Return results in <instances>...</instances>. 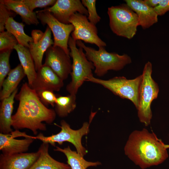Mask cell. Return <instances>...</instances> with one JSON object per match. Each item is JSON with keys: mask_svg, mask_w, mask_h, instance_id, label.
<instances>
[{"mask_svg": "<svg viewBox=\"0 0 169 169\" xmlns=\"http://www.w3.org/2000/svg\"><path fill=\"white\" fill-rule=\"evenodd\" d=\"M44 64L50 67L63 80L66 79L72 71L70 56L61 48L53 45L45 53Z\"/></svg>", "mask_w": 169, "mask_h": 169, "instance_id": "11", "label": "cell"}, {"mask_svg": "<svg viewBox=\"0 0 169 169\" xmlns=\"http://www.w3.org/2000/svg\"><path fill=\"white\" fill-rule=\"evenodd\" d=\"M33 41L29 43L28 49L33 58L37 71L42 66L44 54L54 45L51 38V31L47 26L44 33L38 30H33L31 33Z\"/></svg>", "mask_w": 169, "mask_h": 169, "instance_id": "12", "label": "cell"}, {"mask_svg": "<svg viewBox=\"0 0 169 169\" xmlns=\"http://www.w3.org/2000/svg\"><path fill=\"white\" fill-rule=\"evenodd\" d=\"M87 17L78 12L71 16L69 21L74 28L71 37L76 41L82 40L86 43L95 44L99 48L106 46V43L98 35V30L95 25L88 21Z\"/></svg>", "mask_w": 169, "mask_h": 169, "instance_id": "10", "label": "cell"}, {"mask_svg": "<svg viewBox=\"0 0 169 169\" xmlns=\"http://www.w3.org/2000/svg\"><path fill=\"white\" fill-rule=\"evenodd\" d=\"M126 4L137 14L139 26L143 29L148 28L158 22V15L154 8L142 0H125Z\"/></svg>", "mask_w": 169, "mask_h": 169, "instance_id": "16", "label": "cell"}, {"mask_svg": "<svg viewBox=\"0 0 169 169\" xmlns=\"http://www.w3.org/2000/svg\"><path fill=\"white\" fill-rule=\"evenodd\" d=\"M95 0H82L83 5L87 8L89 16L88 19L92 23L95 25L99 22L101 18L98 14L96 8Z\"/></svg>", "mask_w": 169, "mask_h": 169, "instance_id": "28", "label": "cell"}, {"mask_svg": "<svg viewBox=\"0 0 169 169\" xmlns=\"http://www.w3.org/2000/svg\"><path fill=\"white\" fill-rule=\"evenodd\" d=\"M18 44L16 38L11 33L6 31L0 33V51L13 50Z\"/></svg>", "mask_w": 169, "mask_h": 169, "instance_id": "27", "label": "cell"}, {"mask_svg": "<svg viewBox=\"0 0 169 169\" xmlns=\"http://www.w3.org/2000/svg\"><path fill=\"white\" fill-rule=\"evenodd\" d=\"M0 3L19 15L26 24L37 25L39 23L36 12L31 11L22 0H0Z\"/></svg>", "mask_w": 169, "mask_h": 169, "instance_id": "21", "label": "cell"}, {"mask_svg": "<svg viewBox=\"0 0 169 169\" xmlns=\"http://www.w3.org/2000/svg\"><path fill=\"white\" fill-rule=\"evenodd\" d=\"M15 99L19 101L17 111L12 116V127L16 130L26 128L36 135L38 130H47L43 122L50 124L54 120L56 115L55 110L41 102L36 91L28 83L23 84Z\"/></svg>", "mask_w": 169, "mask_h": 169, "instance_id": "1", "label": "cell"}, {"mask_svg": "<svg viewBox=\"0 0 169 169\" xmlns=\"http://www.w3.org/2000/svg\"><path fill=\"white\" fill-rule=\"evenodd\" d=\"M144 1L148 6L154 8L159 5L161 0H144Z\"/></svg>", "mask_w": 169, "mask_h": 169, "instance_id": "33", "label": "cell"}, {"mask_svg": "<svg viewBox=\"0 0 169 169\" xmlns=\"http://www.w3.org/2000/svg\"><path fill=\"white\" fill-rule=\"evenodd\" d=\"M26 75L20 64L11 69L3 81L0 88L1 89L0 92V100L9 97L17 89L19 83Z\"/></svg>", "mask_w": 169, "mask_h": 169, "instance_id": "20", "label": "cell"}, {"mask_svg": "<svg viewBox=\"0 0 169 169\" xmlns=\"http://www.w3.org/2000/svg\"><path fill=\"white\" fill-rule=\"evenodd\" d=\"M39 150L36 152L0 155V169H29L38 158Z\"/></svg>", "mask_w": 169, "mask_h": 169, "instance_id": "15", "label": "cell"}, {"mask_svg": "<svg viewBox=\"0 0 169 169\" xmlns=\"http://www.w3.org/2000/svg\"><path fill=\"white\" fill-rule=\"evenodd\" d=\"M107 13L110 27L114 33L129 39L135 36L139 26L138 18L126 4L109 7Z\"/></svg>", "mask_w": 169, "mask_h": 169, "instance_id": "5", "label": "cell"}, {"mask_svg": "<svg viewBox=\"0 0 169 169\" xmlns=\"http://www.w3.org/2000/svg\"><path fill=\"white\" fill-rule=\"evenodd\" d=\"M49 144L43 143L39 148V155L29 169H71L69 166L52 157L49 153Z\"/></svg>", "mask_w": 169, "mask_h": 169, "instance_id": "19", "label": "cell"}, {"mask_svg": "<svg viewBox=\"0 0 169 169\" xmlns=\"http://www.w3.org/2000/svg\"><path fill=\"white\" fill-rule=\"evenodd\" d=\"M152 65L149 61L145 64L142 75V80L139 91V105L137 109L140 121L146 126L151 123L152 113L151 103L156 99L159 91L157 84L151 77Z\"/></svg>", "mask_w": 169, "mask_h": 169, "instance_id": "6", "label": "cell"}, {"mask_svg": "<svg viewBox=\"0 0 169 169\" xmlns=\"http://www.w3.org/2000/svg\"><path fill=\"white\" fill-rule=\"evenodd\" d=\"M14 49L17 53L20 64L27 77L28 83L30 86L37 74L33 58L28 48L18 44L14 47Z\"/></svg>", "mask_w": 169, "mask_h": 169, "instance_id": "22", "label": "cell"}, {"mask_svg": "<svg viewBox=\"0 0 169 169\" xmlns=\"http://www.w3.org/2000/svg\"><path fill=\"white\" fill-rule=\"evenodd\" d=\"M68 45L70 49L69 55L72 58L71 81L66 86V90L70 94L76 95L79 88L87 79L93 76V63L87 58L83 49L76 47V41L70 36Z\"/></svg>", "mask_w": 169, "mask_h": 169, "instance_id": "4", "label": "cell"}, {"mask_svg": "<svg viewBox=\"0 0 169 169\" xmlns=\"http://www.w3.org/2000/svg\"><path fill=\"white\" fill-rule=\"evenodd\" d=\"M25 25L22 23H19L15 20L13 18L10 17L5 25V29L12 33L16 38L18 44L28 48L29 43L32 42V37L26 34L24 31Z\"/></svg>", "mask_w": 169, "mask_h": 169, "instance_id": "24", "label": "cell"}, {"mask_svg": "<svg viewBox=\"0 0 169 169\" xmlns=\"http://www.w3.org/2000/svg\"><path fill=\"white\" fill-rule=\"evenodd\" d=\"M54 150L61 152L65 155L67 159V164L71 169H87L90 166H97L101 164L99 161H87L77 152L72 150L69 146L63 149L56 146Z\"/></svg>", "mask_w": 169, "mask_h": 169, "instance_id": "23", "label": "cell"}, {"mask_svg": "<svg viewBox=\"0 0 169 169\" xmlns=\"http://www.w3.org/2000/svg\"><path fill=\"white\" fill-rule=\"evenodd\" d=\"M17 89L8 97L1 100L0 106V133L10 134L13 131L12 115Z\"/></svg>", "mask_w": 169, "mask_h": 169, "instance_id": "18", "label": "cell"}, {"mask_svg": "<svg viewBox=\"0 0 169 169\" xmlns=\"http://www.w3.org/2000/svg\"><path fill=\"white\" fill-rule=\"evenodd\" d=\"M35 12L42 24L43 25H47L52 32L54 39L53 46L61 48L69 55L68 43L70 34L74 29L73 25L60 22L49 11L41 10Z\"/></svg>", "mask_w": 169, "mask_h": 169, "instance_id": "9", "label": "cell"}, {"mask_svg": "<svg viewBox=\"0 0 169 169\" xmlns=\"http://www.w3.org/2000/svg\"><path fill=\"white\" fill-rule=\"evenodd\" d=\"M12 134L0 133V150L2 154L12 155L25 153L27 151L34 139L32 136L28 135L23 139H15Z\"/></svg>", "mask_w": 169, "mask_h": 169, "instance_id": "17", "label": "cell"}, {"mask_svg": "<svg viewBox=\"0 0 169 169\" xmlns=\"http://www.w3.org/2000/svg\"><path fill=\"white\" fill-rule=\"evenodd\" d=\"M37 95L41 102L45 106L50 105L54 106L57 96L54 91L48 90L36 91Z\"/></svg>", "mask_w": 169, "mask_h": 169, "instance_id": "29", "label": "cell"}, {"mask_svg": "<svg viewBox=\"0 0 169 169\" xmlns=\"http://www.w3.org/2000/svg\"><path fill=\"white\" fill-rule=\"evenodd\" d=\"M165 144L154 133L144 128L132 132L124 147L125 155L142 169L158 165L168 157Z\"/></svg>", "mask_w": 169, "mask_h": 169, "instance_id": "2", "label": "cell"}, {"mask_svg": "<svg viewBox=\"0 0 169 169\" xmlns=\"http://www.w3.org/2000/svg\"><path fill=\"white\" fill-rule=\"evenodd\" d=\"M157 15L161 16L169 11V0H161L159 5L154 8Z\"/></svg>", "mask_w": 169, "mask_h": 169, "instance_id": "32", "label": "cell"}, {"mask_svg": "<svg viewBox=\"0 0 169 169\" xmlns=\"http://www.w3.org/2000/svg\"><path fill=\"white\" fill-rule=\"evenodd\" d=\"M13 50L0 51V89L2 83L11 70L9 58Z\"/></svg>", "mask_w": 169, "mask_h": 169, "instance_id": "26", "label": "cell"}, {"mask_svg": "<svg viewBox=\"0 0 169 169\" xmlns=\"http://www.w3.org/2000/svg\"><path fill=\"white\" fill-rule=\"evenodd\" d=\"M15 13L9 9L3 4L0 3V32L4 31L5 24L10 17H14L16 15Z\"/></svg>", "mask_w": 169, "mask_h": 169, "instance_id": "30", "label": "cell"}, {"mask_svg": "<svg viewBox=\"0 0 169 169\" xmlns=\"http://www.w3.org/2000/svg\"><path fill=\"white\" fill-rule=\"evenodd\" d=\"M142 78L141 74L132 79H127L124 76H119L103 80L93 76L88 78L86 81L100 85L114 95L122 98L130 100L137 109L139 89Z\"/></svg>", "mask_w": 169, "mask_h": 169, "instance_id": "7", "label": "cell"}, {"mask_svg": "<svg viewBox=\"0 0 169 169\" xmlns=\"http://www.w3.org/2000/svg\"><path fill=\"white\" fill-rule=\"evenodd\" d=\"M76 95L58 96L54 105L55 111L58 116L63 118L72 112L76 107Z\"/></svg>", "mask_w": 169, "mask_h": 169, "instance_id": "25", "label": "cell"}, {"mask_svg": "<svg viewBox=\"0 0 169 169\" xmlns=\"http://www.w3.org/2000/svg\"><path fill=\"white\" fill-rule=\"evenodd\" d=\"M32 12L37 8H44L53 6L56 3L55 0H22Z\"/></svg>", "mask_w": 169, "mask_h": 169, "instance_id": "31", "label": "cell"}, {"mask_svg": "<svg viewBox=\"0 0 169 169\" xmlns=\"http://www.w3.org/2000/svg\"><path fill=\"white\" fill-rule=\"evenodd\" d=\"M76 45L85 51L87 58L93 63L95 68V73L98 76H104L109 70H120L131 62V58L127 54L120 55L109 53L104 47L99 48L96 50L86 46L80 40L76 41Z\"/></svg>", "mask_w": 169, "mask_h": 169, "instance_id": "3", "label": "cell"}, {"mask_svg": "<svg viewBox=\"0 0 169 169\" xmlns=\"http://www.w3.org/2000/svg\"><path fill=\"white\" fill-rule=\"evenodd\" d=\"M91 121L90 123L84 122L80 129L74 130L70 127L66 121L62 120L60 122V126H59L61 131L58 133L46 136L40 133L36 136H32V138L53 146H55L56 143L62 145L64 142H68L72 144L76 148L77 153L84 157L87 151L82 145V138L84 136L87 135L89 132V126Z\"/></svg>", "mask_w": 169, "mask_h": 169, "instance_id": "8", "label": "cell"}, {"mask_svg": "<svg viewBox=\"0 0 169 169\" xmlns=\"http://www.w3.org/2000/svg\"><path fill=\"white\" fill-rule=\"evenodd\" d=\"M165 147L166 149L169 148V145L165 144Z\"/></svg>", "mask_w": 169, "mask_h": 169, "instance_id": "34", "label": "cell"}, {"mask_svg": "<svg viewBox=\"0 0 169 169\" xmlns=\"http://www.w3.org/2000/svg\"><path fill=\"white\" fill-rule=\"evenodd\" d=\"M63 81L50 67L43 64L37 71L36 77L30 87L35 91H58L64 85Z\"/></svg>", "mask_w": 169, "mask_h": 169, "instance_id": "14", "label": "cell"}, {"mask_svg": "<svg viewBox=\"0 0 169 169\" xmlns=\"http://www.w3.org/2000/svg\"><path fill=\"white\" fill-rule=\"evenodd\" d=\"M41 10L50 12L59 21L65 24H70V17L77 12L89 16L87 10L79 0H57L51 7Z\"/></svg>", "mask_w": 169, "mask_h": 169, "instance_id": "13", "label": "cell"}]
</instances>
